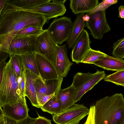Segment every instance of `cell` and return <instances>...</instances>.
Masks as SVG:
<instances>
[{
    "mask_svg": "<svg viewBox=\"0 0 124 124\" xmlns=\"http://www.w3.org/2000/svg\"><path fill=\"white\" fill-rule=\"evenodd\" d=\"M48 21L44 15L25 10L15 0H8L0 16L1 50L4 52L19 31L32 25L43 27Z\"/></svg>",
    "mask_w": 124,
    "mask_h": 124,
    "instance_id": "6da1fadb",
    "label": "cell"
},
{
    "mask_svg": "<svg viewBox=\"0 0 124 124\" xmlns=\"http://www.w3.org/2000/svg\"><path fill=\"white\" fill-rule=\"evenodd\" d=\"M94 105L95 124H124V99L116 93L97 101Z\"/></svg>",
    "mask_w": 124,
    "mask_h": 124,
    "instance_id": "7a4b0ae2",
    "label": "cell"
},
{
    "mask_svg": "<svg viewBox=\"0 0 124 124\" xmlns=\"http://www.w3.org/2000/svg\"><path fill=\"white\" fill-rule=\"evenodd\" d=\"M20 77L17 76L11 60L6 63L0 84V105L16 102L20 96L19 89Z\"/></svg>",
    "mask_w": 124,
    "mask_h": 124,
    "instance_id": "3957f363",
    "label": "cell"
},
{
    "mask_svg": "<svg viewBox=\"0 0 124 124\" xmlns=\"http://www.w3.org/2000/svg\"><path fill=\"white\" fill-rule=\"evenodd\" d=\"M106 75L104 71L99 70L94 73L90 72L77 73L74 76L71 85L77 91L74 100V103L79 101L85 93L104 79Z\"/></svg>",
    "mask_w": 124,
    "mask_h": 124,
    "instance_id": "277c9868",
    "label": "cell"
},
{
    "mask_svg": "<svg viewBox=\"0 0 124 124\" xmlns=\"http://www.w3.org/2000/svg\"><path fill=\"white\" fill-rule=\"evenodd\" d=\"M72 27L71 18L64 16L54 19L47 29L55 42L61 45L69 38Z\"/></svg>",
    "mask_w": 124,
    "mask_h": 124,
    "instance_id": "5b68a950",
    "label": "cell"
},
{
    "mask_svg": "<svg viewBox=\"0 0 124 124\" xmlns=\"http://www.w3.org/2000/svg\"><path fill=\"white\" fill-rule=\"evenodd\" d=\"M89 111L83 104H75L68 109L53 115V121L56 124H78L88 115Z\"/></svg>",
    "mask_w": 124,
    "mask_h": 124,
    "instance_id": "8992f818",
    "label": "cell"
},
{
    "mask_svg": "<svg viewBox=\"0 0 124 124\" xmlns=\"http://www.w3.org/2000/svg\"><path fill=\"white\" fill-rule=\"evenodd\" d=\"M58 46L47 29L37 37L35 53L44 56L55 66Z\"/></svg>",
    "mask_w": 124,
    "mask_h": 124,
    "instance_id": "52a82bcc",
    "label": "cell"
},
{
    "mask_svg": "<svg viewBox=\"0 0 124 124\" xmlns=\"http://www.w3.org/2000/svg\"><path fill=\"white\" fill-rule=\"evenodd\" d=\"M87 14L90 19L85 22V27L90 30L95 39H101L104 34L111 30L106 18L105 11Z\"/></svg>",
    "mask_w": 124,
    "mask_h": 124,
    "instance_id": "ba28073f",
    "label": "cell"
},
{
    "mask_svg": "<svg viewBox=\"0 0 124 124\" xmlns=\"http://www.w3.org/2000/svg\"><path fill=\"white\" fill-rule=\"evenodd\" d=\"M37 36L31 35L13 39L4 52L10 55H19L29 53H35Z\"/></svg>",
    "mask_w": 124,
    "mask_h": 124,
    "instance_id": "9c48e42d",
    "label": "cell"
},
{
    "mask_svg": "<svg viewBox=\"0 0 124 124\" xmlns=\"http://www.w3.org/2000/svg\"><path fill=\"white\" fill-rule=\"evenodd\" d=\"M5 116L18 121L28 116L29 109L25 97H20L14 103L5 105L2 107Z\"/></svg>",
    "mask_w": 124,
    "mask_h": 124,
    "instance_id": "30bf717a",
    "label": "cell"
},
{
    "mask_svg": "<svg viewBox=\"0 0 124 124\" xmlns=\"http://www.w3.org/2000/svg\"><path fill=\"white\" fill-rule=\"evenodd\" d=\"M63 78L59 77L57 79L45 80L38 76L34 83L37 96L49 95L54 93L55 96L57 95L61 88Z\"/></svg>",
    "mask_w": 124,
    "mask_h": 124,
    "instance_id": "8fae6325",
    "label": "cell"
},
{
    "mask_svg": "<svg viewBox=\"0 0 124 124\" xmlns=\"http://www.w3.org/2000/svg\"><path fill=\"white\" fill-rule=\"evenodd\" d=\"M91 43L88 32L84 29L72 47L71 55L72 61L77 64L81 63L85 54L91 48Z\"/></svg>",
    "mask_w": 124,
    "mask_h": 124,
    "instance_id": "7c38bea8",
    "label": "cell"
},
{
    "mask_svg": "<svg viewBox=\"0 0 124 124\" xmlns=\"http://www.w3.org/2000/svg\"><path fill=\"white\" fill-rule=\"evenodd\" d=\"M66 45H58L57 50L55 66L58 77H65L73 64L69 59Z\"/></svg>",
    "mask_w": 124,
    "mask_h": 124,
    "instance_id": "4fadbf2b",
    "label": "cell"
},
{
    "mask_svg": "<svg viewBox=\"0 0 124 124\" xmlns=\"http://www.w3.org/2000/svg\"><path fill=\"white\" fill-rule=\"evenodd\" d=\"M35 57L40 77L45 80L58 79V76L53 64L40 54L35 53Z\"/></svg>",
    "mask_w": 124,
    "mask_h": 124,
    "instance_id": "5bb4252c",
    "label": "cell"
},
{
    "mask_svg": "<svg viewBox=\"0 0 124 124\" xmlns=\"http://www.w3.org/2000/svg\"><path fill=\"white\" fill-rule=\"evenodd\" d=\"M23 9L31 12L44 15L46 17L48 21L51 18L63 15L66 10L64 4L51 1L34 9Z\"/></svg>",
    "mask_w": 124,
    "mask_h": 124,
    "instance_id": "9a60e30c",
    "label": "cell"
},
{
    "mask_svg": "<svg viewBox=\"0 0 124 124\" xmlns=\"http://www.w3.org/2000/svg\"><path fill=\"white\" fill-rule=\"evenodd\" d=\"M25 77V96L30 100L32 105L40 107L37 101V93L34 85V82L38 76L27 69L24 70Z\"/></svg>",
    "mask_w": 124,
    "mask_h": 124,
    "instance_id": "2e32d148",
    "label": "cell"
},
{
    "mask_svg": "<svg viewBox=\"0 0 124 124\" xmlns=\"http://www.w3.org/2000/svg\"><path fill=\"white\" fill-rule=\"evenodd\" d=\"M104 69L112 71L124 70V61L108 55L93 63Z\"/></svg>",
    "mask_w": 124,
    "mask_h": 124,
    "instance_id": "e0dca14e",
    "label": "cell"
},
{
    "mask_svg": "<svg viewBox=\"0 0 124 124\" xmlns=\"http://www.w3.org/2000/svg\"><path fill=\"white\" fill-rule=\"evenodd\" d=\"M77 93L76 89L71 85L66 88L60 89L57 96L61 103V112L68 109L75 104L74 100Z\"/></svg>",
    "mask_w": 124,
    "mask_h": 124,
    "instance_id": "ac0fdd59",
    "label": "cell"
},
{
    "mask_svg": "<svg viewBox=\"0 0 124 124\" xmlns=\"http://www.w3.org/2000/svg\"><path fill=\"white\" fill-rule=\"evenodd\" d=\"M70 7L75 14L88 13L99 3L98 0H70Z\"/></svg>",
    "mask_w": 124,
    "mask_h": 124,
    "instance_id": "d6986e66",
    "label": "cell"
},
{
    "mask_svg": "<svg viewBox=\"0 0 124 124\" xmlns=\"http://www.w3.org/2000/svg\"><path fill=\"white\" fill-rule=\"evenodd\" d=\"M76 15V17L72 23L70 35L66 41L68 47L70 49L73 47L75 43L84 30V28L85 27V22L83 18L85 15L84 13H80Z\"/></svg>",
    "mask_w": 124,
    "mask_h": 124,
    "instance_id": "ffe728a7",
    "label": "cell"
},
{
    "mask_svg": "<svg viewBox=\"0 0 124 124\" xmlns=\"http://www.w3.org/2000/svg\"><path fill=\"white\" fill-rule=\"evenodd\" d=\"M40 108L43 111L54 115L61 112L62 104L58 96L54 95Z\"/></svg>",
    "mask_w": 124,
    "mask_h": 124,
    "instance_id": "44dd1931",
    "label": "cell"
},
{
    "mask_svg": "<svg viewBox=\"0 0 124 124\" xmlns=\"http://www.w3.org/2000/svg\"><path fill=\"white\" fill-rule=\"evenodd\" d=\"M35 53H31L21 55L24 70L27 69L38 76H40L38 70Z\"/></svg>",
    "mask_w": 124,
    "mask_h": 124,
    "instance_id": "7402d4cb",
    "label": "cell"
},
{
    "mask_svg": "<svg viewBox=\"0 0 124 124\" xmlns=\"http://www.w3.org/2000/svg\"><path fill=\"white\" fill-rule=\"evenodd\" d=\"M42 27L41 26L35 25L25 27L18 32L13 39L31 35L38 36L44 31Z\"/></svg>",
    "mask_w": 124,
    "mask_h": 124,
    "instance_id": "603a6c76",
    "label": "cell"
},
{
    "mask_svg": "<svg viewBox=\"0 0 124 124\" xmlns=\"http://www.w3.org/2000/svg\"><path fill=\"white\" fill-rule=\"evenodd\" d=\"M17 5L25 9L31 10L51 1V0H15Z\"/></svg>",
    "mask_w": 124,
    "mask_h": 124,
    "instance_id": "cb8c5ba5",
    "label": "cell"
},
{
    "mask_svg": "<svg viewBox=\"0 0 124 124\" xmlns=\"http://www.w3.org/2000/svg\"><path fill=\"white\" fill-rule=\"evenodd\" d=\"M107 55L100 51L90 48L85 54L81 63L93 64L95 61L100 59Z\"/></svg>",
    "mask_w": 124,
    "mask_h": 124,
    "instance_id": "d4e9b609",
    "label": "cell"
},
{
    "mask_svg": "<svg viewBox=\"0 0 124 124\" xmlns=\"http://www.w3.org/2000/svg\"><path fill=\"white\" fill-rule=\"evenodd\" d=\"M104 80L111 82L117 85L124 86V70L116 71L105 76Z\"/></svg>",
    "mask_w": 124,
    "mask_h": 124,
    "instance_id": "484cf974",
    "label": "cell"
},
{
    "mask_svg": "<svg viewBox=\"0 0 124 124\" xmlns=\"http://www.w3.org/2000/svg\"><path fill=\"white\" fill-rule=\"evenodd\" d=\"M9 57L15 71L19 77L25 70L21 55H10Z\"/></svg>",
    "mask_w": 124,
    "mask_h": 124,
    "instance_id": "4316f807",
    "label": "cell"
},
{
    "mask_svg": "<svg viewBox=\"0 0 124 124\" xmlns=\"http://www.w3.org/2000/svg\"><path fill=\"white\" fill-rule=\"evenodd\" d=\"M112 54L115 58L120 59L124 58V38L118 39L114 43Z\"/></svg>",
    "mask_w": 124,
    "mask_h": 124,
    "instance_id": "83f0119b",
    "label": "cell"
},
{
    "mask_svg": "<svg viewBox=\"0 0 124 124\" xmlns=\"http://www.w3.org/2000/svg\"><path fill=\"white\" fill-rule=\"evenodd\" d=\"M118 2L117 0H104L99 3L90 12L87 13V14L98 11H105L111 5L115 4Z\"/></svg>",
    "mask_w": 124,
    "mask_h": 124,
    "instance_id": "f1b7e54d",
    "label": "cell"
},
{
    "mask_svg": "<svg viewBox=\"0 0 124 124\" xmlns=\"http://www.w3.org/2000/svg\"><path fill=\"white\" fill-rule=\"evenodd\" d=\"M19 83V89L21 97H25V77L24 71L21 74Z\"/></svg>",
    "mask_w": 124,
    "mask_h": 124,
    "instance_id": "f546056e",
    "label": "cell"
},
{
    "mask_svg": "<svg viewBox=\"0 0 124 124\" xmlns=\"http://www.w3.org/2000/svg\"><path fill=\"white\" fill-rule=\"evenodd\" d=\"M55 95V93L49 95H40L37 96L38 102L40 106H42L52 97Z\"/></svg>",
    "mask_w": 124,
    "mask_h": 124,
    "instance_id": "4dcf8cb0",
    "label": "cell"
},
{
    "mask_svg": "<svg viewBox=\"0 0 124 124\" xmlns=\"http://www.w3.org/2000/svg\"><path fill=\"white\" fill-rule=\"evenodd\" d=\"M86 121L84 124H94V105L91 106Z\"/></svg>",
    "mask_w": 124,
    "mask_h": 124,
    "instance_id": "1f68e13d",
    "label": "cell"
},
{
    "mask_svg": "<svg viewBox=\"0 0 124 124\" xmlns=\"http://www.w3.org/2000/svg\"><path fill=\"white\" fill-rule=\"evenodd\" d=\"M36 118L33 124H52L51 120L39 116Z\"/></svg>",
    "mask_w": 124,
    "mask_h": 124,
    "instance_id": "d6a6232c",
    "label": "cell"
},
{
    "mask_svg": "<svg viewBox=\"0 0 124 124\" xmlns=\"http://www.w3.org/2000/svg\"><path fill=\"white\" fill-rule=\"evenodd\" d=\"M36 118L31 117L28 116L25 118L17 121V124H33Z\"/></svg>",
    "mask_w": 124,
    "mask_h": 124,
    "instance_id": "836d02e7",
    "label": "cell"
},
{
    "mask_svg": "<svg viewBox=\"0 0 124 124\" xmlns=\"http://www.w3.org/2000/svg\"><path fill=\"white\" fill-rule=\"evenodd\" d=\"M6 60L2 61L0 63V84L1 82L3 70L6 65Z\"/></svg>",
    "mask_w": 124,
    "mask_h": 124,
    "instance_id": "e575fe53",
    "label": "cell"
},
{
    "mask_svg": "<svg viewBox=\"0 0 124 124\" xmlns=\"http://www.w3.org/2000/svg\"><path fill=\"white\" fill-rule=\"evenodd\" d=\"M9 56L10 54H9L1 50L0 46V63L3 60H6Z\"/></svg>",
    "mask_w": 124,
    "mask_h": 124,
    "instance_id": "d590c367",
    "label": "cell"
},
{
    "mask_svg": "<svg viewBox=\"0 0 124 124\" xmlns=\"http://www.w3.org/2000/svg\"><path fill=\"white\" fill-rule=\"evenodd\" d=\"M119 11L118 18H124V7L123 5H120L118 8Z\"/></svg>",
    "mask_w": 124,
    "mask_h": 124,
    "instance_id": "8d00e7d4",
    "label": "cell"
},
{
    "mask_svg": "<svg viewBox=\"0 0 124 124\" xmlns=\"http://www.w3.org/2000/svg\"><path fill=\"white\" fill-rule=\"evenodd\" d=\"M5 124H17V121L5 116Z\"/></svg>",
    "mask_w": 124,
    "mask_h": 124,
    "instance_id": "74e56055",
    "label": "cell"
},
{
    "mask_svg": "<svg viewBox=\"0 0 124 124\" xmlns=\"http://www.w3.org/2000/svg\"><path fill=\"white\" fill-rule=\"evenodd\" d=\"M8 0H0V16Z\"/></svg>",
    "mask_w": 124,
    "mask_h": 124,
    "instance_id": "f35d334b",
    "label": "cell"
},
{
    "mask_svg": "<svg viewBox=\"0 0 124 124\" xmlns=\"http://www.w3.org/2000/svg\"><path fill=\"white\" fill-rule=\"evenodd\" d=\"M66 0H51V1H52V2L59 4H64Z\"/></svg>",
    "mask_w": 124,
    "mask_h": 124,
    "instance_id": "ab89813d",
    "label": "cell"
},
{
    "mask_svg": "<svg viewBox=\"0 0 124 124\" xmlns=\"http://www.w3.org/2000/svg\"><path fill=\"white\" fill-rule=\"evenodd\" d=\"M5 117L2 108L0 105V120Z\"/></svg>",
    "mask_w": 124,
    "mask_h": 124,
    "instance_id": "60d3db41",
    "label": "cell"
},
{
    "mask_svg": "<svg viewBox=\"0 0 124 124\" xmlns=\"http://www.w3.org/2000/svg\"><path fill=\"white\" fill-rule=\"evenodd\" d=\"M83 18L84 21L86 22L89 21L90 19V17L87 14H85L83 16Z\"/></svg>",
    "mask_w": 124,
    "mask_h": 124,
    "instance_id": "b9f144b4",
    "label": "cell"
},
{
    "mask_svg": "<svg viewBox=\"0 0 124 124\" xmlns=\"http://www.w3.org/2000/svg\"><path fill=\"white\" fill-rule=\"evenodd\" d=\"M0 124H5V117L0 120Z\"/></svg>",
    "mask_w": 124,
    "mask_h": 124,
    "instance_id": "7bdbcfd3",
    "label": "cell"
}]
</instances>
